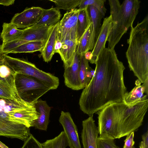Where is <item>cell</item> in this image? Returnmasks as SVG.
Wrapping results in <instances>:
<instances>
[{"label": "cell", "instance_id": "obj_11", "mask_svg": "<svg viewBox=\"0 0 148 148\" xmlns=\"http://www.w3.org/2000/svg\"><path fill=\"white\" fill-rule=\"evenodd\" d=\"M30 134V127L0 117V136L17 138L24 141Z\"/></svg>", "mask_w": 148, "mask_h": 148}, {"label": "cell", "instance_id": "obj_29", "mask_svg": "<svg viewBox=\"0 0 148 148\" xmlns=\"http://www.w3.org/2000/svg\"><path fill=\"white\" fill-rule=\"evenodd\" d=\"M105 0H81L78 6L79 9H84L88 6L92 5L96 8L101 13L103 17L106 12L104 3Z\"/></svg>", "mask_w": 148, "mask_h": 148}, {"label": "cell", "instance_id": "obj_26", "mask_svg": "<svg viewBox=\"0 0 148 148\" xmlns=\"http://www.w3.org/2000/svg\"><path fill=\"white\" fill-rule=\"evenodd\" d=\"M45 42L42 41L28 42L17 47L10 53H32L41 51L43 49Z\"/></svg>", "mask_w": 148, "mask_h": 148}, {"label": "cell", "instance_id": "obj_39", "mask_svg": "<svg viewBox=\"0 0 148 148\" xmlns=\"http://www.w3.org/2000/svg\"><path fill=\"white\" fill-rule=\"evenodd\" d=\"M62 45V43L61 42L58 40H56L55 47V53H58L61 48Z\"/></svg>", "mask_w": 148, "mask_h": 148}, {"label": "cell", "instance_id": "obj_27", "mask_svg": "<svg viewBox=\"0 0 148 148\" xmlns=\"http://www.w3.org/2000/svg\"><path fill=\"white\" fill-rule=\"evenodd\" d=\"M92 27V23L91 22L84 34L77 40V54L79 56L84 55L86 53L89 51V48Z\"/></svg>", "mask_w": 148, "mask_h": 148}, {"label": "cell", "instance_id": "obj_13", "mask_svg": "<svg viewBox=\"0 0 148 148\" xmlns=\"http://www.w3.org/2000/svg\"><path fill=\"white\" fill-rule=\"evenodd\" d=\"M93 116H89L82 122L81 137L84 148H97L99 133Z\"/></svg>", "mask_w": 148, "mask_h": 148}, {"label": "cell", "instance_id": "obj_25", "mask_svg": "<svg viewBox=\"0 0 148 148\" xmlns=\"http://www.w3.org/2000/svg\"><path fill=\"white\" fill-rule=\"evenodd\" d=\"M0 97L22 102L25 101L19 96L15 88L14 82L0 81Z\"/></svg>", "mask_w": 148, "mask_h": 148}, {"label": "cell", "instance_id": "obj_36", "mask_svg": "<svg viewBox=\"0 0 148 148\" xmlns=\"http://www.w3.org/2000/svg\"><path fill=\"white\" fill-rule=\"evenodd\" d=\"M134 132H133L126 136L124 140V144L123 148H135L134 147L135 141L134 140Z\"/></svg>", "mask_w": 148, "mask_h": 148}, {"label": "cell", "instance_id": "obj_35", "mask_svg": "<svg viewBox=\"0 0 148 148\" xmlns=\"http://www.w3.org/2000/svg\"><path fill=\"white\" fill-rule=\"evenodd\" d=\"M16 74L4 63L0 65V77L1 78L7 79L15 76Z\"/></svg>", "mask_w": 148, "mask_h": 148}, {"label": "cell", "instance_id": "obj_12", "mask_svg": "<svg viewBox=\"0 0 148 148\" xmlns=\"http://www.w3.org/2000/svg\"><path fill=\"white\" fill-rule=\"evenodd\" d=\"M59 121L63 127L70 148H81L77 127L70 113L62 111Z\"/></svg>", "mask_w": 148, "mask_h": 148}, {"label": "cell", "instance_id": "obj_6", "mask_svg": "<svg viewBox=\"0 0 148 148\" xmlns=\"http://www.w3.org/2000/svg\"><path fill=\"white\" fill-rule=\"evenodd\" d=\"M126 105L123 102L108 105L97 112L98 115L97 128L102 138L117 139L120 115Z\"/></svg>", "mask_w": 148, "mask_h": 148}, {"label": "cell", "instance_id": "obj_38", "mask_svg": "<svg viewBox=\"0 0 148 148\" xmlns=\"http://www.w3.org/2000/svg\"><path fill=\"white\" fill-rule=\"evenodd\" d=\"M14 1L15 0H0V5L8 6L13 4L14 3Z\"/></svg>", "mask_w": 148, "mask_h": 148}, {"label": "cell", "instance_id": "obj_23", "mask_svg": "<svg viewBox=\"0 0 148 148\" xmlns=\"http://www.w3.org/2000/svg\"><path fill=\"white\" fill-rule=\"evenodd\" d=\"M23 29H20L10 23H4L1 33L2 43H6L17 39L21 34Z\"/></svg>", "mask_w": 148, "mask_h": 148}, {"label": "cell", "instance_id": "obj_31", "mask_svg": "<svg viewBox=\"0 0 148 148\" xmlns=\"http://www.w3.org/2000/svg\"><path fill=\"white\" fill-rule=\"evenodd\" d=\"M55 4L56 8L58 10L62 9L71 10L78 6L81 0H49Z\"/></svg>", "mask_w": 148, "mask_h": 148}, {"label": "cell", "instance_id": "obj_18", "mask_svg": "<svg viewBox=\"0 0 148 148\" xmlns=\"http://www.w3.org/2000/svg\"><path fill=\"white\" fill-rule=\"evenodd\" d=\"M87 7L92 25L89 48V50H92L99 35L101 27V19L103 17L100 12L95 7L91 5Z\"/></svg>", "mask_w": 148, "mask_h": 148}, {"label": "cell", "instance_id": "obj_41", "mask_svg": "<svg viewBox=\"0 0 148 148\" xmlns=\"http://www.w3.org/2000/svg\"><path fill=\"white\" fill-rule=\"evenodd\" d=\"M92 52L88 51L85 53L84 55L85 58L89 61L92 58Z\"/></svg>", "mask_w": 148, "mask_h": 148}, {"label": "cell", "instance_id": "obj_5", "mask_svg": "<svg viewBox=\"0 0 148 148\" xmlns=\"http://www.w3.org/2000/svg\"><path fill=\"white\" fill-rule=\"evenodd\" d=\"M148 95L140 100L127 105L121 114L119 119L117 139L136 131L142 125L148 107Z\"/></svg>", "mask_w": 148, "mask_h": 148}, {"label": "cell", "instance_id": "obj_9", "mask_svg": "<svg viewBox=\"0 0 148 148\" xmlns=\"http://www.w3.org/2000/svg\"><path fill=\"white\" fill-rule=\"evenodd\" d=\"M79 10L67 11L59 21L57 40L62 43L66 40H76L77 23Z\"/></svg>", "mask_w": 148, "mask_h": 148}, {"label": "cell", "instance_id": "obj_20", "mask_svg": "<svg viewBox=\"0 0 148 148\" xmlns=\"http://www.w3.org/2000/svg\"><path fill=\"white\" fill-rule=\"evenodd\" d=\"M59 22L51 27L48 39L41 51V55L46 62H50L55 53V47L57 38Z\"/></svg>", "mask_w": 148, "mask_h": 148}, {"label": "cell", "instance_id": "obj_33", "mask_svg": "<svg viewBox=\"0 0 148 148\" xmlns=\"http://www.w3.org/2000/svg\"><path fill=\"white\" fill-rule=\"evenodd\" d=\"M21 148H44L40 143L31 134L29 137L24 141Z\"/></svg>", "mask_w": 148, "mask_h": 148}, {"label": "cell", "instance_id": "obj_43", "mask_svg": "<svg viewBox=\"0 0 148 148\" xmlns=\"http://www.w3.org/2000/svg\"><path fill=\"white\" fill-rule=\"evenodd\" d=\"M0 147L1 148H9L0 141Z\"/></svg>", "mask_w": 148, "mask_h": 148}, {"label": "cell", "instance_id": "obj_19", "mask_svg": "<svg viewBox=\"0 0 148 148\" xmlns=\"http://www.w3.org/2000/svg\"><path fill=\"white\" fill-rule=\"evenodd\" d=\"M62 43L58 53L63 61L64 67L71 66L73 63L77 51V40H66Z\"/></svg>", "mask_w": 148, "mask_h": 148}, {"label": "cell", "instance_id": "obj_37", "mask_svg": "<svg viewBox=\"0 0 148 148\" xmlns=\"http://www.w3.org/2000/svg\"><path fill=\"white\" fill-rule=\"evenodd\" d=\"M142 140L139 144L142 148H148V130L142 136Z\"/></svg>", "mask_w": 148, "mask_h": 148}, {"label": "cell", "instance_id": "obj_15", "mask_svg": "<svg viewBox=\"0 0 148 148\" xmlns=\"http://www.w3.org/2000/svg\"><path fill=\"white\" fill-rule=\"evenodd\" d=\"M112 22L110 14L104 19L97 39L91 51L92 58L89 61L91 63L95 64L100 53L106 47V43L111 29Z\"/></svg>", "mask_w": 148, "mask_h": 148}, {"label": "cell", "instance_id": "obj_3", "mask_svg": "<svg viewBox=\"0 0 148 148\" xmlns=\"http://www.w3.org/2000/svg\"><path fill=\"white\" fill-rule=\"evenodd\" d=\"M108 1L112 22L107 40L108 48L113 49L129 28L133 25L141 2L138 0H126L121 4L118 0Z\"/></svg>", "mask_w": 148, "mask_h": 148}, {"label": "cell", "instance_id": "obj_30", "mask_svg": "<svg viewBox=\"0 0 148 148\" xmlns=\"http://www.w3.org/2000/svg\"><path fill=\"white\" fill-rule=\"evenodd\" d=\"M88 62L85 58L84 55L80 56L79 77L83 89L88 84L86 75L87 72L91 68L89 66Z\"/></svg>", "mask_w": 148, "mask_h": 148}, {"label": "cell", "instance_id": "obj_1", "mask_svg": "<svg viewBox=\"0 0 148 148\" xmlns=\"http://www.w3.org/2000/svg\"><path fill=\"white\" fill-rule=\"evenodd\" d=\"M94 75L83 89L80 110L89 116L114 103L123 102L127 92L123 77L125 68L114 49H103L96 60Z\"/></svg>", "mask_w": 148, "mask_h": 148}, {"label": "cell", "instance_id": "obj_45", "mask_svg": "<svg viewBox=\"0 0 148 148\" xmlns=\"http://www.w3.org/2000/svg\"><path fill=\"white\" fill-rule=\"evenodd\" d=\"M70 148H73V147H70Z\"/></svg>", "mask_w": 148, "mask_h": 148}, {"label": "cell", "instance_id": "obj_40", "mask_svg": "<svg viewBox=\"0 0 148 148\" xmlns=\"http://www.w3.org/2000/svg\"><path fill=\"white\" fill-rule=\"evenodd\" d=\"M15 76L11 77L7 79L2 78L0 77V81L7 82H14Z\"/></svg>", "mask_w": 148, "mask_h": 148}, {"label": "cell", "instance_id": "obj_2", "mask_svg": "<svg viewBox=\"0 0 148 148\" xmlns=\"http://www.w3.org/2000/svg\"><path fill=\"white\" fill-rule=\"evenodd\" d=\"M126 56L130 70L143 83L148 79V16L131 27Z\"/></svg>", "mask_w": 148, "mask_h": 148}, {"label": "cell", "instance_id": "obj_32", "mask_svg": "<svg viewBox=\"0 0 148 148\" xmlns=\"http://www.w3.org/2000/svg\"><path fill=\"white\" fill-rule=\"evenodd\" d=\"M27 42L19 39L6 43H2L0 46V53L6 55L17 47Z\"/></svg>", "mask_w": 148, "mask_h": 148}, {"label": "cell", "instance_id": "obj_34", "mask_svg": "<svg viewBox=\"0 0 148 148\" xmlns=\"http://www.w3.org/2000/svg\"><path fill=\"white\" fill-rule=\"evenodd\" d=\"M97 148H119L115 144L114 140L98 137Z\"/></svg>", "mask_w": 148, "mask_h": 148}, {"label": "cell", "instance_id": "obj_10", "mask_svg": "<svg viewBox=\"0 0 148 148\" xmlns=\"http://www.w3.org/2000/svg\"><path fill=\"white\" fill-rule=\"evenodd\" d=\"M44 9L38 7L27 8L22 12L16 14L10 23L18 28L25 29L32 26L39 20Z\"/></svg>", "mask_w": 148, "mask_h": 148}, {"label": "cell", "instance_id": "obj_4", "mask_svg": "<svg viewBox=\"0 0 148 148\" xmlns=\"http://www.w3.org/2000/svg\"><path fill=\"white\" fill-rule=\"evenodd\" d=\"M39 114L34 104L0 97V117L30 127Z\"/></svg>", "mask_w": 148, "mask_h": 148}, {"label": "cell", "instance_id": "obj_28", "mask_svg": "<svg viewBox=\"0 0 148 148\" xmlns=\"http://www.w3.org/2000/svg\"><path fill=\"white\" fill-rule=\"evenodd\" d=\"M44 148H66L69 146L68 141L64 131L54 138L42 143Z\"/></svg>", "mask_w": 148, "mask_h": 148}, {"label": "cell", "instance_id": "obj_8", "mask_svg": "<svg viewBox=\"0 0 148 148\" xmlns=\"http://www.w3.org/2000/svg\"><path fill=\"white\" fill-rule=\"evenodd\" d=\"M14 84L19 97L34 104L40 97L51 90L47 84L34 77L18 73L15 76Z\"/></svg>", "mask_w": 148, "mask_h": 148}, {"label": "cell", "instance_id": "obj_44", "mask_svg": "<svg viewBox=\"0 0 148 148\" xmlns=\"http://www.w3.org/2000/svg\"><path fill=\"white\" fill-rule=\"evenodd\" d=\"M139 148H142L141 147L140 145H139Z\"/></svg>", "mask_w": 148, "mask_h": 148}, {"label": "cell", "instance_id": "obj_21", "mask_svg": "<svg viewBox=\"0 0 148 148\" xmlns=\"http://www.w3.org/2000/svg\"><path fill=\"white\" fill-rule=\"evenodd\" d=\"M61 16L59 10L56 8L44 9L39 20L33 26H53L59 22Z\"/></svg>", "mask_w": 148, "mask_h": 148}, {"label": "cell", "instance_id": "obj_24", "mask_svg": "<svg viewBox=\"0 0 148 148\" xmlns=\"http://www.w3.org/2000/svg\"><path fill=\"white\" fill-rule=\"evenodd\" d=\"M91 23L88 7L79 10L77 23V40L82 36Z\"/></svg>", "mask_w": 148, "mask_h": 148}, {"label": "cell", "instance_id": "obj_14", "mask_svg": "<svg viewBox=\"0 0 148 148\" xmlns=\"http://www.w3.org/2000/svg\"><path fill=\"white\" fill-rule=\"evenodd\" d=\"M80 56L77 51L72 66L64 67V77L65 85L71 89L77 90L83 89L79 77Z\"/></svg>", "mask_w": 148, "mask_h": 148}, {"label": "cell", "instance_id": "obj_16", "mask_svg": "<svg viewBox=\"0 0 148 148\" xmlns=\"http://www.w3.org/2000/svg\"><path fill=\"white\" fill-rule=\"evenodd\" d=\"M52 27L32 26L23 29L18 39L26 42L42 41L45 42Z\"/></svg>", "mask_w": 148, "mask_h": 148}, {"label": "cell", "instance_id": "obj_42", "mask_svg": "<svg viewBox=\"0 0 148 148\" xmlns=\"http://www.w3.org/2000/svg\"><path fill=\"white\" fill-rule=\"evenodd\" d=\"M1 45L0 44V46ZM4 55L0 53V65L4 64Z\"/></svg>", "mask_w": 148, "mask_h": 148}, {"label": "cell", "instance_id": "obj_22", "mask_svg": "<svg viewBox=\"0 0 148 148\" xmlns=\"http://www.w3.org/2000/svg\"><path fill=\"white\" fill-rule=\"evenodd\" d=\"M137 79L135 82V86L129 92L125 94L123 102L127 105H130L141 100L146 92L144 85Z\"/></svg>", "mask_w": 148, "mask_h": 148}, {"label": "cell", "instance_id": "obj_7", "mask_svg": "<svg viewBox=\"0 0 148 148\" xmlns=\"http://www.w3.org/2000/svg\"><path fill=\"white\" fill-rule=\"evenodd\" d=\"M4 62L16 74L18 73L34 77L45 83L51 90L57 89L59 86V78L50 73L39 69L34 64L22 59L4 55Z\"/></svg>", "mask_w": 148, "mask_h": 148}, {"label": "cell", "instance_id": "obj_17", "mask_svg": "<svg viewBox=\"0 0 148 148\" xmlns=\"http://www.w3.org/2000/svg\"><path fill=\"white\" fill-rule=\"evenodd\" d=\"M36 110L39 114L38 119L33 123L32 127L40 130L47 131L49 123L51 108L45 101L38 100L34 104Z\"/></svg>", "mask_w": 148, "mask_h": 148}]
</instances>
